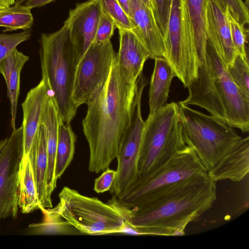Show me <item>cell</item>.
Returning a JSON list of instances; mask_svg holds the SVG:
<instances>
[{
	"instance_id": "6da1fadb",
	"label": "cell",
	"mask_w": 249,
	"mask_h": 249,
	"mask_svg": "<svg viewBox=\"0 0 249 249\" xmlns=\"http://www.w3.org/2000/svg\"><path fill=\"white\" fill-rule=\"evenodd\" d=\"M136 87L137 81L129 80L115 56L106 83L87 104L82 121L89 148V172L104 171L117 158L130 122Z\"/></svg>"
},
{
	"instance_id": "7a4b0ae2",
	"label": "cell",
	"mask_w": 249,
	"mask_h": 249,
	"mask_svg": "<svg viewBox=\"0 0 249 249\" xmlns=\"http://www.w3.org/2000/svg\"><path fill=\"white\" fill-rule=\"evenodd\" d=\"M216 193V182L208 174L191 177L140 207L125 208L124 218L136 234L183 235L187 226L212 207Z\"/></svg>"
},
{
	"instance_id": "3957f363",
	"label": "cell",
	"mask_w": 249,
	"mask_h": 249,
	"mask_svg": "<svg viewBox=\"0 0 249 249\" xmlns=\"http://www.w3.org/2000/svg\"><path fill=\"white\" fill-rule=\"evenodd\" d=\"M39 43L42 79L63 122L70 124L77 109L72 95L78 61L69 30L64 24L54 32L42 34Z\"/></svg>"
},
{
	"instance_id": "277c9868",
	"label": "cell",
	"mask_w": 249,
	"mask_h": 249,
	"mask_svg": "<svg viewBox=\"0 0 249 249\" xmlns=\"http://www.w3.org/2000/svg\"><path fill=\"white\" fill-rule=\"evenodd\" d=\"M184 141L209 171L242 139L232 127L211 115L177 103Z\"/></svg>"
},
{
	"instance_id": "5b68a950",
	"label": "cell",
	"mask_w": 249,
	"mask_h": 249,
	"mask_svg": "<svg viewBox=\"0 0 249 249\" xmlns=\"http://www.w3.org/2000/svg\"><path fill=\"white\" fill-rule=\"evenodd\" d=\"M187 146L176 102L166 103L149 113L142 133L138 163L140 176L152 172Z\"/></svg>"
},
{
	"instance_id": "8992f818",
	"label": "cell",
	"mask_w": 249,
	"mask_h": 249,
	"mask_svg": "<svg viewBox=\"0 0 249 249\" xmlns=\"http://www.w3.org/2000/svg\"><path fill=\"white\" fill-rule=\"evenodd\" d=\"M55 207L70 225L88 235L123 233L125 220L118 209L109 202L84 196L77 191L64 187Z\"/></svg>"
},
{
	"instance_id": "52a82bcc",
	"label": "cell",
	"mask_w": 249,
	"mask_h": 249,
	"mask_svg": "<svg viewBox=\"0 0 249 249\" xmlns=\"http://www.w3.org/2000/svg\"><path fill=\"white\" fill-rule=\"evenodd\" d=\"M207 174L194 150L187 146L152 172L140 176L125 193L116 198L124 207L134 209L182 180Z\"/></svg>"
},
{
	"instance_id": "ba28073f",
	"label": "cell",
	"mask_w": 249,
	"mask_h": 249,
	"mask_svg": "<svg viewBox=\"0 0 249 249\" xmlns=\"http://www.w3.org/2000/svg\"><path fill=\"white\" fill-rule=\"evenodd\" d=\"M207 60L214 96L217 118L243 133L249 131V102L229 74L221 56L207 40Z\"/></svg>"
},
{
	"instance_id": "9c48e42d",
	"label": "cell",
	"mask_w": 249,
	"mask_h": 249,
	"mask_svg": "<svg viewBox=\"0 0 249 249\" xmlns=\"http://www.w3.org/2000/svg\"><path fill=\"white\" fill-rule=\"evenodd\" d=\"M147 84L144 75L137 80L130 120L122 136L116 159V177L110 189L117 198L121 197L140 178L138 167L144 125L141 111L142 93Z\"/></svg>"
},
{
	"instance_id": "30bf717a",
	"label": "cell",
	"mask_w": 249,
	"mask_h": 249,
	"mask_svg": "<svg viewBox=\"0 0 249 249\" xmlns=\"http://www.w3.org/2000/svg\"><path fill=\"white\" fill-rule=\"evenodd\" d=\"M163 57L185 88L196 80L199 67L197 55L191 49L186 36L182 0H173L165 34Z\"/></svg>"
},
{
	"instance_id": "8fae6325",
	"label": "cell",
	"mask_w": 249,
	"mask_h": 249,
	"mask_svg": "<svg viewBox=\"0 0 249 249\" xmlns=\"http://www.w3.org/2000/svg\"><path fill=\"white\" fill-rule=\"evenodd\" d=\"M116 54L111 40L89 47L76 70L72 99L77 108L87 105L104 86Z\"/></svg>"
},
{
	"instance_id": "7c38bea8",
	"label": "cell",
	"mask_w": 249,
	"mask_h": 249,
	"mask_svg": "<svg viewBox=\"0 0 249 249\" xmlns=\"http://www.w3.org/2000/svg\"><path fill=\"white\" fill-rule=\"evenodd\" d=\"M23 154L21 126L13 129L0 151V220L17 216L19 171Z\"/></svg>"
},
{
	"instance_id": "4fadbf2b",
	"label": "cell",
	"mask_w": 249,
	"mask_h": 249,
	"mask_svg": "<svg viewBox=\"0 0 249 249\" xmlns=\"http://www.w3.org/2000/svg\"><path fill=\"white\" fill-rule=\"evenodd\" d=\"M101 12L99 0H88L70 10L64 24L69 30L78 63L94 41Z\"/></svg>"
},
{
	"instance_id": "5bb4252c",
	"label": "cell",
	"mask_w": 249,
	"mask_h": 249,
	"mask_svg": "<svg viewBox=\"0 0 249 249\" xmlns=\"http://www.w3.org/2000/svg\"><path fill=\"white\" fill-rule=\"evenodd\" d=\"M226 8L213 0L205 1L207 40L221 56L227 66L238 54L232 42Z\"/></svg>"
},
{
	"instance_id": "9a60e30c",
	"label": "cell",
	"mask_w": 249,
	"mask_h": 249,
	"mask_svg": "<svg viewBox=\"0 0 249 249\" xmlns=\"http://www.w3.org/2000/svg\"><path fill=\"white\" fill-rule=\"evenodd\" d=\"M132 32L150 54V58L163 57V35L153 11L140 0H130Z\"/></svg>"
},
{
	"instance_id": "2e32d148",
	"label": "cell",
	"mask_w": 249,
	"mask_h": 249,
	"mask_svg": "<svg viewBox=\"0 0 249 249\" xmlns=\"http://www.w3.org/2000/svg\"><path fill=\"white\" fill-rule=\"evenodd\" d=\"M50 94L44 81L30 89L22 103L23 121V156H28L37 129L45 102Z\"/></svg>"
},
{
	"instance_id": "e0dca14e",
	"label": "cell",
	"mask_w": 249,
	"mask_h": 249,
	"mask_svg": "<svg viewBox=\"0 0 249 249\" xmlns=\"http://www.w3.org/2000/svg\"><path fill=\"white\" fill-rule=\"evenodd\" d=\"M249 172V137L242 139L228 152L210 170L207 172L211 179L240 181Z\"/></svg>"
},
{
	"instance_id": "ac0fdd59",
	"label": "cell",
	"mask_w": 249,
	"mask_h": 249,
	"mask_svg": "<svg viewBox=\"0 0 249 249\" xmlns=\"http://www.w3.org/2000/svg\"><path fill=\"white\" fill-rule=\"evenodd\" d=\"M119 49L117 59L126 77L136 82L150 54L135 34L129 30H119Z\"/></svg>"
},
{
	"instance_id": "d6986e66",
	"label": "cell",
	"mask_w": 249,
	"mask_h": 249,
	"mask_svg": "<svg viewBox=\"0 0 249 249\" xmlns=\"http://www.w3.org/2000/svg\"><path fill=\"white\" fill-rule=\"evenodd\" d=\"M61 121L52 97L49 94L44 107L40 124L45 131L48 168L47 173V196L52 201L51 196L56 187L55 178V164L58 141L59 125Z\"/></svg>"
},
{
	"instance_id": "ffe728a7",
	"label": "cell",
	"mask_w": 249,
	"mask_h": 249,
	"mask_svg": "<svg viewBox=\"0 0 249 249\" xmlns=\"http://www.w3.org/2000/svg\"><path fill=\"white\" fill-rule=\"evenodd\" d=\"M205 1L182 0L187 38L199 60L206 58Z\"/></svg>"
},
{
	"instance_id": "44dd1931",
	"label": "cell",
	"mask_w": 249,
	"mask_h": 249,
	"mask_svg": "<svg viewBox=\"0 0 249 249\" xmlns=\"http://www.w3.org/2000/svg\"><path fill=\"white\" fill-rule=\"evenodd\" d=\"M28 157L36 184L40 208H53L52 201L47 196L48 157L45 128L40 124L30 149Z\"/></svg>"
},
{
	"instance_id": "7402d4cb",
	"label": "cell",
	"mask_w": 249,
	"mask_h": 249,
	"mask_svg": "<svg viewBox=\"0 0 249 249\" xmlns=\"http://www.w3.org/2000/svg\"><path fill=\"white\" fill-rule=\"evenodd\" d=\"M29 57L15 49L0 63V73L4 77L10 102L11 125L16 128L18 101L20 92L21 71Z\"/></svg>"
},
{
	"instance_id": "603a6c76",
	"label": "cell",
	"mask_w": 249,
	"mask_h": 249,
	"mask_svg": "<svg viewBox=\"0 0 249 249\" xmlns=\"http://www.w3.org/2000/svg\"><path fill=\"white\" fill-rule=\"evenodd\" d=\"M155 60L149 90V113H153L167 102L170 87L176 74L168 62L163 57Z\"/></svg>"
},
{
	"instance_id": "cb8c5ba5",
	"label": "cell",
	"mask_w": 249,
	"mask_h": 249,
	"mask_svg": "<svg viewBox=\"0 0 249 249\" xmlns=\"http://www.w3.org/2000/svg\"><path fill=\"white\" fill-rule=\"evenodd\" d=\"M18 208L23 213L39 209L33 171L28 156H23L19 167L18 201Z\"/></svg>"
},
{
	"instance_id": "d4e9b609",
	"label": "cell",
	"mask_w": 249,
	"mask_h": 249,
	"mask_svg": "<svg viewBox=\"0 0 249 249\" xmlns=\"http://www.w3.org/2000/svg\"><path fill=\"white\" fill-rule=\"evenodd\" d=\"M76 137L70 124L61 121L59 125L56 148L55 178H60L71 164L75 152Z\"/></svg>"
},
{
	"instance_id": "484cf974",
	"label": "cell",
	"mask_w": 249,
	"mask_h": 249,
	"mask_svg": "<svg viewBox=\"0 0 249 249\" xmlns=\"http://www.w3.org/2000/svg\"><path fill=\"white\" fill-rule=\"evenodd\" d=\"M43 214L41 222L30 224L28 231L32 234H66L71 233L72 228L57 211L56 208H40Z\"/></svg>"
},
{
	"instance_id": "4316f807",
	"label": "cell",
	"mask_w": 249,
	"mask_h": 249,
	"mask_svg": "<svg viewBox=\"0 0 249 249\" xmlns=\"http://www.w3.org/2000/svg\"><path fill=\"white\" fill-rule=\"evenodd\" d=\"M31 8L25 4L8 7L0 12V27L5 28L3 32L30 29L34 22Z\"/></svg>"
},
{
	"instance_id": "83f0119b",
	"label": "cell",
	"mask_w": 249,
	"mask_h": 249,
	"mask_svg": "<svg viewBox=\"0 0 249 249\" xmlns=\"http://www.w3.org/2000/svg\"><path fill=\"white\" fill-rule=\"evenodd\" d=\"M229 75L243 97L249 102V59L238 54L233 63L227 66Z\"/></svg>"
},
{
	"instance_id": "f1b7e54d",
	"label": "cell",
	"mask_w": 249,
	"mask_h": 249,
	"mask_svg": "<svg viewBox=\"0 0 249 249\" xmlns=\"http://www.w3.org/2000/svg\"><path fill=\"white\" fill-rule=\"evenodd\" d=\"M99 0L102 12L114 22L118 30L132 31L130 18L116 0Z\"/></svg>"
},
{
	"instance_id": "f546056e",
	"label": "cell",
	"mask_w": 249,
	"mask_h": 249,
	"mask_svg": "<svg viewBox=\"0 0 249 249\" xmlns=\"http://www.w3.org/2000/svg\"><path fill=\"white\" fill-rule=\"evenodd\" d=\"M226 12L233 45L238 54L248 59L246 43L249 31L245 27V25L241 24L233 18L228 8L226 9Z\"/></svg>"
},
{
	"instance_id": "4dcf8cb0",
	"label": "cell",
	"mask_w": 249,
	"mask_h": 249,
	"mask_svg": "<svg viewBox=\"0 0 249 249\" xmlns=\"http://www.w3.org/2000/svg\"><path fill=\"white\" fill-rule=\"evenodd\" d=\"M31 32L25 30L18 33L0 34V63L22 42L29 39Z\"/></svg>"
},
{
	"instance_id": "1f68e13d",
	"label": "cell",
	"mask_w": 249,
	"mask_h": 249,
	"mask_svg": "<svg viewBox=\"0 0 249 249\" xmlns=\"http://www.w3.org/2000/svg\"><path fill=\"white\" fill-rule=\"evenodd\" d=\"M225 8H228L233 18L245 25L249 22L248 7L242 0H213Z\"/></svg>"
},
{
	"instance_id": "d6a6232c",
	"label": "cell",
	"mask_w": 249,
	"mask_h": 249,
	"mask_svg": "<svg viewBox=\"0 0 249 249\" xmlns=\"http://www.w3.org/2000/svg\"><path fill=\"white\" fill-rule=\"evenodd\" d=\"M172 1L173 0H153V13L163 36L167 29Z\"/></svg>"
},
{
	"instance_id": "836d02e7",
	"label": "cell",
	"mask_w": 249,
	"mask_h": 249,
	"mask_svg": "<svg viewBox=\"0 0 249 249\" xmlns=\"http://www.w3.org/2000/svg\"><path fill=\"white\" fill-rule=\"evenodd\" d=\"M116 28L114 22L101 12L93 42L100 43L110 41Z\"/></svg>"
},
{
	"instance_id": "e575fe53",
	"label": "cell",
	"mask_w": 249,
	"mask_h": 249,
	"mask_svg": "<svg viewBox=\"0 0 249 249\" xmlns=\"http://www.w3.org/2000/svg\"><path fill=\"white\" fill-rule=\"evenodd\" d=\"M94 180V190L103 193L110 190L116 177V171L107 168Z\"/></svg>"
},
{
	"instance_id": "d590c367",
	"label": "cell",
	"mask_w": 249,
	"mask_h": 249,
	"mask_svg": "<svg viewBox=\"0 0 249 249\" xmlns=\"http://www.w3.org/2000/svg\"><path fill=\"white\" fill-rule=\"evenodd\" d=\"M54 0H27L24 4L32 9L42 7Z\"/></svg>"
},
{
	"instance_id": "8d00e7d4",
	"label": "cell",
	"mask_w": 249,
	"mask_h": 249,
	"mask_svg": "<svg viewBox=\"0 0 249 249\" xmlns=\"http://www.w3.org/2000/svg\"><path fill=\"white\" fill-rule=\"evenodd\" d=\"M125 12L130 16V0H116Z\"/></svg>"
},
{
	"instance_id": "74e56055",
	"label": "cell",
	"mask_w": 249,
	"mask_h": 249,
	"mask_svg": "<svg viewBox=\"0 0 249 249\" xmlns=\"http://www.w3.org/2000/svg\"><path fill=\"white\" fill-rule=\"evenodd\" d=\"M15 0H0V10H3L14 5Z\"/></svg>"
},
{
	"instance_id": "f35d334b",
	"label": "cell",
	"mask_w": 249,
	"mask_h": 249,
	"mask_svg": "<svg viewBox=\"0 0 249 249\" xmlns=\"http://www.w3.org/2000/svg\"><path fill=\"white\" fill-rule=\"evenodd\" d=\"M143 2L145 5L148 7L150 9L154 10V3L153 0H140Z\"/></svg>"
},
{
	"instance_id": "ab89813d",
	"label": "cell",
	"mask_w": 249,
	"mask_h": 249,
	"mask_svg": "<svg viewBox=\"0 0 249 249\" xmlns=\"http://www.w3.org/2000/svg\"><path fill=\"white\" fill-rule=\"evenodd\" d=\"M7 140V138H6L3 140H2L0 141V151L3 148V147L5 145V144L6 143Z\"/></svg>"
},
{
	"instance_id": "60d3db41",
	"label": "cell",
	"mask_w": 249,
	"mask_h": 249,
	"mask_svg": "<svg viewBox=\"0 0 249 249\" xmlns=\"http://www.w3.org/2000/svg\"><path fill=\"white\" fill-rule=\"evenodd\" d=\"M27 0H15V4L19 5L23 4Z\"/></svg>"
},
{
	"instance_id": "b9f144b4",
	"label": "cell",
	"mask_w": 249,
	"mask_h": 249,
	"mask_svg": "<svg viewBox=\"0 0 249 249\" xmlns=\"http://www.w3.org/2000/svg\"><path fill=\"white\" fill-rule=\"evenodd\" d=\"M1 10H0V12Z\"/></svg>"
}]
</instances>
